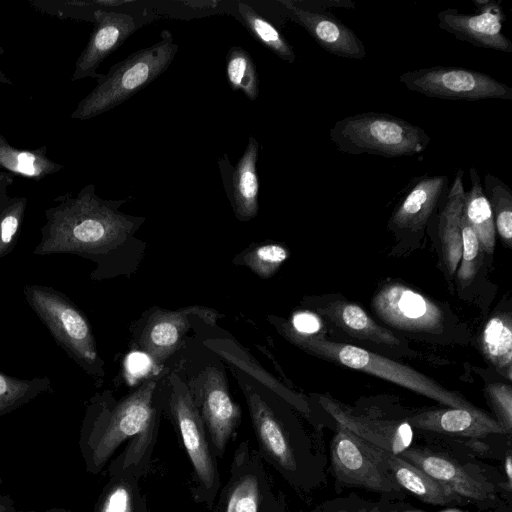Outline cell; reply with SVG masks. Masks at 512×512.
Here are the masks:
<instances>
[{"label": "cell", "mask_w": 512, "mask_h": 512, "mask_svg": "<svg viewBox=\"0 0 512 512\" xmlns=\"http://www.w3.org/2000/svg\"><path fill=\"white\" fill-rule=\"evenodd\" d=\"M480 346L487 360L508 380L512 379V320L509 314H497L485 324Z\"/></svg>", "instance_id": "29"}, {"label": "cell", "mask_w": 512, "mask_h": 512, "mask_svg": "<svg viewBox=\"0 0 512 512\" xmlns=\"http://www.w3.org/2000/svg\"><path fill=\"white\" fill-rule=\"evenodd\" d=\"M93 30L89 40L75 62L71 80L100 79L102 62L117 50L136 30L157 19V15L144 11L141 15L98 9L94 12Z\"/></svg>", "instance_id": "14"}, {"label": "cell", "mask_w": 512, "mask_h": 512, "mask_svg": "<svg viewBox=\"0 0 512 512\" xmlns=\"http://www.w3.org/2000/svg\"><path fill=\"white\" fill-rule=\"evenodd\" d=\"M226 77L233 91H241L251 101L259 95V78L251 55L233 46L226 55Z\"/></svg>", "instance_id": "35"}, {"label": "cell", "mask_w": 512, "mask_h": 512, "mask_svg": "<svg viewBox=\"0 0 512 512\" xmlns=\"http://www.w3.org/2000/svg\"><path fill=\"white\" fill-rule=\"evenodd\" d=\"M204 345L243 373L256 379L261 386L281 398L309 421L314 420V412L305 397L281 384L232 339H207Z\"/></svg>", "instance_id": "23"}, {"label": "cell", "mask_w": 512, "mask_h": 512, "mask_svg": "<svg viewBox=\"0 0 512 512\" xmlns=\"http://www.w3.org/2000/svg\"><path fill=\"white\" fill-rule=\"evenodd\" d=\"M277 328L290 342L310 354L382 378L446 407L476 408L459 393L446 389L434 379L385 356L354 345L334 342L319 334H300L284 327Z\"/></svg>", "instance_id": "4"}, {"label": "cell", "mask_w": 512, "mask_h": 512, "mask_svg": "<svg viewBox=\"0 0 512 512\" xmlns=\"http://www.w3.org/2000/svg\"><path fill=\"white\" fill-rule=\"evenodd\" d=\"M23 294L58 346L96 385H101L104 361L85 313L66 294L51 286L27 284Z\"/></svg>", "instance_id": "6"}, {"label": "cell", "mask_w": 512, "mask_h": 512, "mask_svg": "<svg viewBox=\"0 0 512 512\" xmlns=\"http://www.w3.org/2000/svg\"><path fill=\"white\" fill-rule=\"evenodd\" d=\"M239 17L249 33L282 60L292 64L296 59L293 47L282 33L253 7L238 2Z\"/></svg>", "instance_id": "32"}, {"label": "cell", "mask_w": 512, "mask_h": 512, "mask_svg": "<svg viewBox=\"0 0 512 512\" xmlns=\"http://www.w3.org/2000/svg\"><path fill=\"white\" fill-rule=\"evenodd\" d=\"M347 334L379 344L398 346L400 340L388 329L377 324L359 305L348 301H333L319 309Z\"/></svg>", "instance_id": "26"}, {"label": "cell", "mask_w": 512, "mask_h": 512, "mask_svg": "<svg viewBox=\"0 0 512 512\" xmlns=\"http://www.w3.org/2000/svg\"><path fill=\"white\" fill-rule=\"evenodd\" d=\"M442 512H463V511L455 510V509H448V510L442 511Z\"/></svg>", "instance_id": "46"}, {"label": "cell", "mask_w": 512, "mask_h": 512, "mask_svg": "<svg viewBox=\"0 0 512 512\" xmlns=\"http://www.w3.org/2000/svg\"><path fill=\"white\" fill-rule=\"evenodd\" d=\"M140 478L127 473L109 472L93 512H149L147 498L139 484Z\"/></svg>", "instance_id": "27"}, {"label": "cell", "mask_w": 512, "mask_h": 512, "mask_svg": "<svg viewBox=\"0 0 512 512\" xmlns=\"http://www.w3.org/2000/svg\"><path fill=\"white\" fill-rule=\"evenodd\" d=\"M368 512H384L383 505L381 503H374Z\"/></svg>", "instance_id": "44"}, {"label": "cell", "mask_w": 512, "mask_h": 512, "mask_svg": "<svg viewBox=\"0 0 512 512\" xmlns=\"http://www.w3.org/2000/svg\"><path fill=\"white\" fill-rule=\"evenodd\" d=\"M330 469L336 481L387 497H400L404 490L375 455L369 443L336 424L330 443Z\"/></svg>", "instance_id": "10"}, {"label": "cell", "mask_w": 512, "mask_h": 512, "mask_svg": "<svg viewBox=\"0 0 512 512\" xmlns=\"http://www.w3.org/2000/svg\"><path fill=\"white\" fill-rule=\"evenodd\" d=\"M264 464L257 449L241 441L211 512H285Z\"/></svg>", "instance_id": "9"}, {"label": "cell", "mask_w": 512, "mask_h": 512, "mask_svg": "<svg viewBox=\"0 0 512 512\" xmlns=\"http://www.w3.org/2000/svg\"><path fill=\"white\" fill-rule=\"evenodd\" d=\"M483 190L491 207L495 230L502 242L512 245V192L507 184L491 173L483 178Z\"/></svg>", "instance_id": "34"}, {"label": "cell", "mask_w": 512, "mask_h": 512, "mask_svg": "<svg viewBox=\"0 0 512 512\" xmlns=\"http://www.w3.org/2000/svg\"><path fill=\"white\" fill-rule=\"evenodd\" d=\"M373 504L356 494H349L326 500L310 512H368Z\"/></svg>", "instance_id": "39"}, {"label": "cell", "mask_w": 512, "mask_h": 512, "mask_svg": "<svg viewBox=\"0 0 512 512\" xmlns=\"http://www.w3.org/2000/svg\"><path fill=\"white\" fill-rule=\"evenodd\" d=\"M398 456L447 486L460 498L486 505L498 501V489L494 483L450 456L412 446Z\"/></svg>", "instance_id": "16"}, {"label": "cell", "mask_w": 512, "mask_h": 512, "mask_svg": "<svg viewBox=\"0 0 512 512\" xmlns=\"http://www.w3.org/2000/svg\"><path fill=\"white\" fill-rule=\"evenodd\" d=\"M404 420L412 428L452 436L481 438L490 434H508L496 419L477 407L423 410L404 417Z\"/></svg>", "instance_id": "22"}, {"label": "cell", "mask_w": 512, "mask_h": 512, "mask_svg": "<svg viewBox=\"0 0 512 512\" xmlns=\"http://www.w3.org/2000/svg\"><path fill=\"white\" fill-rule=\"evenodd\" d=\"M329 138L342 153L389 158L421 154L431 141L421 127L381 112H362L342 118L331 127Z\"/></svg>", "instance_id": "7"}, {"label": "cell", "mask_w": 512, "mask_h": 512, "mask_svg": "<svg viewBox=\"0 0 512 512\" xmlns=\"http://www.w3.org/2000/svg\"><path fill=\"white\" fill-rule=\"evenodd\" d=\"M372 307L382 321L396 329L428 333L443 329L442 309L401 283L383 286L373 297Z\"/></svg>", "instance_id": "15"}, {"label": "cell", "mask_w": 512, "mask_h": 512, "mask_svg": "<svg viewBox=\"0 0 512 512\" xmlns=\"http://www.w3.org/2000/svg\"><path fill=\"white\" fill-rule=\"evenodd\" d=\"M371 447L404 491L411 493L422 502L432 505L461 502L462 498L456 493L418 467L398 455L391 454L373 445Z\"/></svg>", "instance_id": "24"}, {"label": "cell", "mask_w": 512, "mask_h": 512, "mask_svg": "<svg viewBox=\"0 0 512 512\" xmlns=\"http://www.w3.org/2000/svg\"><path fill=\"white\" fill-rule=\"evenodd\" d=\"M259 143L250 136L244 153L235 166L225 153L219 160L221 179L236 218L253 219L259 210V179L256 163Z\"/></svg>", "instance_id": "20"}, {"label": "cell", "mask_w": 512, "mask_h": 512, "mask_svg": "<svg viewBox=\"0 0 512 512\" xmlns=\"http://www.w3.org/2000/svg\"><path fill=\"white\" fill-rule=\"evenodd\" d=\"M5 53L4 48L0 45V57ZM0 83L12 85V81L0 69Z\"/></svg>", "instance_id": "43"}, {"label": "cell", "mask_w": 512, "mask_h": 512, "mask_svg": "<svg viewBox=\"0 0 512 512\" xmlns=\"http://www.w3.org/2000/svg\"><path fill=\"white\" fill-rule=\"evenodd\" d=\"M130 198L103 199L94 184L75 196L55 198L57 204L45 210L46 222L33 254H72L90 260L96 265L90 278L96 281L126 273L128 247L142 244L134 235L145 220L120 211Z\"/></svg>", "instance_id": "1"}, {"label": "cell", "mask_w": 512, "mask_h": 512, "mask_svg": "<svg viewBox=\"0 0 512 512\" xmlns=\"http://www.w3.org/2000/svg\"><path fill=\"white\" fill-rule=\"evenodd\" d=\"M6 146H10V144L8 143V141L2 136V134L0 133V147H6Z\"/></svg>", "instance_id": "45"}, {"label": "cell", "mask_w": 512, "mask_h": 512, "mask_svg": "<svg viewBox=\"0 0 512 512\" xmlns=\"http://www.w3.org/2000/svg\"><path fill=\"white\" fill-rule=\"evenodd\" d=\"M464 192L463 170L458 169L446 194L444 207L438 216V234L443 261L449 275L456 272L461 258Z\"/></svg>", "instance_id": "25"}, {"label": "cell", "mask_w": 512, "mask_h": 512, "mask_svg": "<svg viewBox=\"0 0 512 512\" xmlns=\"http://www.w3.org/2000/svg\"><path fill=\"white\" fill-rule=\"evenodd\" d=\"M52 390L47 376L19 379L0 371V417Z\"/></svg>", "instance_id": "33"}, {"label": "cell", "mask_w": 512, "mask_h": 512, "mask_svg": "<svg viewBox=\"0 0 512 512\" xmlns=\"http://www.w3.org/2000/svg\"><path fill=\"white\" fill-rule=\"evenodd\" d=\"M182 3L187 6H190L191 8H215L219 4V1H184Z\"/></svg>", "instance_id": "42"}, {"label": "cell", "mask_w": 512, "mask_h": 512, "mask_svg": "<svg viewBox=\"0 0 512 512\" xmlns=\"http://www.w3.org/2000/svg\"><path fill=\"white\" fill-rule=\"evenodd\" d=\"M12 182L11 174L0 172V258L16 247L27 208V198L8 195Z\"/></svg>", "instance_id": "31"}, {"label": "cell", "mask_w": 512, "mask_h": 512, "mask_svg": "<svg viewBox=\"0 0 512 512\" xmlns=\"http://www.w3.org/2000/svg\"><path fill=\"white\" fill-rule=\"evenodd\" d=\"M278 3L285 15L303 27L325 51L356 60L366 56L362 40L327 10L303 6L293 0H279Z\"/></svg>", "instance_id": "19"}, {"label": "cell", "mask_w": 512, "mask_h": 512, "mask_svg": "<svg viewBox=\"0 0 512 512\" xmlns=\"http://www.w3.org/2000/svg\"><path fill=\"white\" fill-rule=\"evenodd\" d=\"M263 461L294 489L308 492L324 479V459L279 397L237 374Z\"/></svg>", "instance_id": "3"}, {"label": "cell", "mask_w": 512, "mask_h": 512, "mask_svg": "<svg viewBox=\"0 0 512 512\" xmlns=\"http://www.w3.org/2000/svg\"><path fill=\"white\" fill-rule=\"evenodd\" d=\"M322 409L336 424L350 430L367 443L391 454L399 455L412 446L414 433L403 419H389L360 414L352 408L327 396H319Z\"/></svg>", "instance_id": "18"}, {"label": "cell", "mask_w": 512, "mask_h": 512, "mask_svg": "<svg viewBox=\"0 0 512 512\" xmlns=\"http://www.w3.org/2000/svg\"><path fill=\"white\" fill-rule=\"evenodd\" d=\"M166 380L165 407L192 467L193 498L211 510L222 485L217 458L187 384L175 371Z\"/></svg>", "instance_id": "8"}, {"label": "cell", "mask_w": 512, "mask_h": 512, "mask_svg": "<svg viewBox=\"0 0 512 512\" xmlns=\"http://www.w3.org/2000/svg\"><path fill=\"white\" fill-rule=\"evenodd\" d=\"M221 317L216 310L203 306L176 310L154 308L142 318L134 339L155 365H162L180 348L194 326L203 323L212 326Z\"/></svg>", "instance_id": "13"}, {"label": "cell", "mask_w": 512, "mask_h": 512, "mask_svg": "<svg viewBox=\"0 0 512 512\" xmlns=\"http://www.w3.org/2000/svg\"><path fill=\"white\" fill-rule=\"evenodd\" d=\"M504 475L506 477L505 485L510 492L512 487V461L510 453H508L504 459Z\"/></svg>", "instance_id": "41"}, {"label": "cell", "mask_w": 512, "mask_h": 512, "mask_svg": "<svg viewBox=\"0 0 512 512\" xmlns=\"http://www.w3.org/2000/svg\"><path fill=\"white\" fill-rule=\"evenodd\" d=\"M448 189L446 175L424 174L413 178L391 215L389 227L398 232L423 230Z\"/></svg>", "instance_id": "21"}, {"label": "cell", "mask_w": 512, "mask_h": 512, "mask_svg": "<svg viewBox=\"0 0 512 512\" xmlns=\"http://www.w3.org/2000/svg\"><path fill=\"white\" fill-rule=\"evenodd\" d=\"M504 512H510V511H504Z\"/></svg>", "instance_id": "47"}, {"label": "cell", "mask_w": 512, "mask_h": 512, "mask_svg": "<svg viewBox=\"0 0 512 512\" xmlns=\"http://www.w3.org/2000/svg\"><path fill=\"white\" fill-rule=\"evenodd\" d=\"M161 379H146L120 400H115L109 391L90 399L79 439L88 472L98 474L125 442L108 472H127L140 479L148 472L165 407V390H160L158 384Z\"/></svg>", "instance_id": "2"}, {"label": "cell", "mask_w": 512, "mask_h": 512, "mask_svg": "<svg viewBox=\"0 0 512 512\" xmlns=\"http://www.w3.org/2000/svg\"><path fill=\"white\" fill-rule=\"evenodd\" d=\"M178 44L164 29L155 44L139 49L114 64L76 106L75 120H89L119 106L163 74L172 63Z\"/></svg>", "instance_id": "5"}, {"label": "cell", "mask_w": 512, "mask_h": 512, "mask_svg": "<svg viewBox=\"0 0 512 512\" xmlns=\"http://www.w3.org/2000/svg\"><path fill=\"white\" fill-rule=\"evenodd\" d=\"M216 458H222L235 434L241 409L232 399L224 371L208 365L187 383Z\"/></svg>", "instance_id": "12"}, {"label": "cell", "mask_w": 512, "mask_h": 512, "mask_svg": "<svg viewBox=\"0 0 512 512\" xmlns=\"http://www.w3.org/2000/svg\"><path fill=\"white\" fill-rule=\"evenodd\" d=\"M47 146L38 149H17L10 146L0 147V168L15 175L40 181L61 171L64 166L47 156Z\"/></svg>", "instance_id": "30"}, {"label": "cell", "mask_w": 512, "mask_h": 512, "mask_svg": "<svg viewBox=\"0 0 512 512\" xmlns=\"http://www.w3.org/2000/svg\"><path fill=\"white\" fill-rule=\"evenodd\" d=\"M462 249L458 265L457 278L462 286L470 284L478 270L481 259V244L467 221L461 222Z\"/></svg>", "instance_id": "37"}, {"label": "cell", "mask_w": 512, "mask_h": 512, "mask_svg": "<svg viewBox=\"0 0 512 512\" xmlns=\"http://www.w3.org/2000/svg\"><path fill=\"white\" fill-rule=\"evenodd\" d=\"M289 257V250L279 243H263L238 255L234 262L248 267L261 278L272 277Z\"/></svg>", "instance_id": "36"}, {"label": "cell", "mask_w": 512, "mask_h": 512, "mask_svg": "<svg viewBox=\"0 0 512 512\" xmlns=\"http://www.w3.org/2000/svg\"><path fill=\"white\" fill-rule=\"evenodd\" d=\"M410 91L448 100L512 99V88L490 75L458 66L406 71L399 77Z\"/></svg>", "instance_id": "11"}, {"label": "cell", "mask_w": 512, "mask_h": 512, "mask_svg": "<svg viewBox=\"0 0 512 512\" xmlns=\"http://www.w3.org/2000/svg\"><path fill=\"white\" fill-rule=\"evenodd\" d=\"M475 13L447 8L437 14L439 27L461 41L481 48L511 53L512 41L503 33L506 15L494 0H474Z\"/></svg>", "instance_id": "17"}, {"label": "cell", "mask_w": 512, "mask_h": 512, "mask_svg": "<svg viewBox=\"0 0 512 512\" xmlns=\"http://www.w3.org/2000/svg\"><path fill=\"white\" fill-rule=\"evenodd\" d=\"M489 403L497 421L509 433L512 431V387L509 384L491 383L486 386Z\"/></svg>", "instance_id": "38"}, {"label": "cell", "mask_w": 512, "mask_h": 512, "mask_svg": "<svg viewBox=\"0 0 512 512\" xmlns=\"http://www.w3.org/2000/svg\"><path fill=\"white\" fill-rule=\"evenodd\" d=\"M151 359L148 356L134 353L129 355L125 361V370L132 377H141L146 375L150 371Z\"/></svg>", "instance_id": "40"}, {"label": "cell", "mask_w": 512, "mask_h": 512, "mask_svg": "<svg viewBox=\"0 0 512 512\" xmlns=\"http://www.w3.org/2000/svg\"><path fill=\"white\" fill-rule=\"evenodd\" d=\"M470 189L464 192L463 217L475 232L482 250L492 254L496 241V230L492 211L485 196L480 176L475 167L469 169Z\"/></svg>", "instance_id": "28"}]
</instances>
